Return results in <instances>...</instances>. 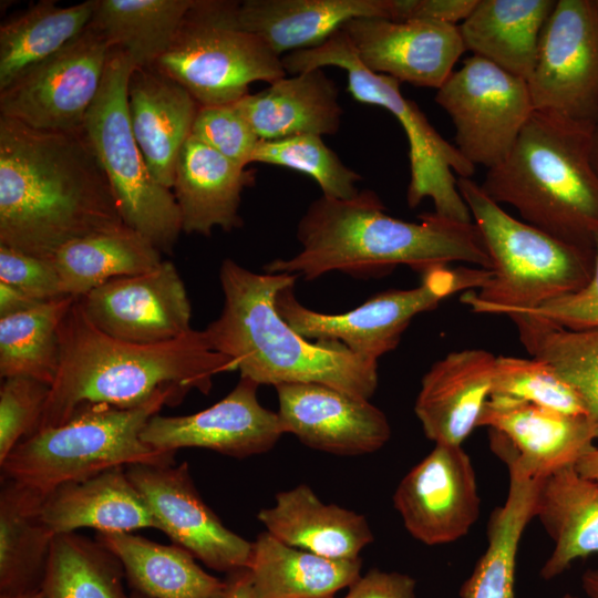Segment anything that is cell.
Listing matches in <instances>:
<instances>
[{"mask_svg": "<svg viewBox=\"0 0 598 598\" xmlns=\"http://www.w3.org/2000/svg\"><path fill=\"white\" fill-rule=\"evenodd\" d=\"M124 225L84 131L0 116V245L51 259L64 245Z\"/></svg>", "mask_w": 598, "mask_h": 598, "instance_id": "obj_1", "label": "cell"}, {"mask_svg": "<svg viewBox=\"0 0 598 598\" xmlns=\"http://www.w3.org/2000/svg\"><path fill=\"white\" fill-rule=\"evenodd\" d=\"M301 245L291 258L267 262V274H289L306 281L340 271L357 278L379 277L398 266L421 272L450 262L489 270L491 261L474 223L426 213L419 223L385 214L371 189L350 199L313 200L298 223Z\"/></svg>", "mask_w": 598, "mask_h": 598, "instance_id": "obj_2", "label": "cell"}, {"mask_svg": "<svg viewBox=\"0 0 598 598\" xmlns=\"http://www.w3.org/2000/svg\"><path fill=\"white\" fill-rule=\"evenodd\" d=\"M59 340L60 367L37 431L63 424L86 404L131 409L167 391L208 394L215 375L237 370L212 349L204 330L162 343H132L99 330L78 299L60 323Z\"/></svg>", "mask_w": 598, "mask_h": 598, "instance_id": "obj_3", "label": "cell"}, {"mask_svg": "<svg viewBox=\"0 0 598 598\" xmlns=\"http://www.w3.org/2000/svg\"><path fill=\"white\" fill-rule=\"evenodd\" d=\"M297 279L254 272L225 259L219 268L223 310L204 329L209 346L230 358L240 377L259 385L320 383L369 400L378 386V361L338 341H310L277 312L276 295Z\"/></svg>", "mask_w": 598, "mask_h": 598, "instance_id": "obj_4", "label": "cell"}, {"mask_svg": "<svg viewBox=\"0 0 598 598\" xmlns=\"http://www.w3.org/2000/svg\"><path fill=\"white\" fill-rule=\"evenodd\" d=\"M594 125L534 111L509 154L480 185L523 221L575 246L595 249L598 174L591 162Z\"/></svg>", "mask_w": 598, "mask_h": 598, "instance_id": "obj_5", "label": "cell"}, {"mask_svg": "<svg viewBox=\"0 0 598 598\" xmlns=\"http://www.w3.org/2000/svg\"><path fill=\"white\" fill-rule=\"evenodd\" d=\"M457 188L491 261L486 282L461 296L473 312L503 315L516 324L545 302L590 280L595 249L566 243L513 217L471 178L458 177Z\"/></svg>", "mask_w": 598, "mask_h": 598, "instance_id": "obj_6", "label": "cell"}, {"mask_svg": "<svg viewBox=\"0 0 598 598\" xmlns=\"http://www.w3.org/2000/svg\"><path fill=\"white\" fill-rule=\"evenodd\" d=\"M184 398L167 391L131 409L82 405L63 424L39 430L22 440L0 464L1 470L4 477L48 494L60 485L114 467L172 465L175 452L153 448L141 434L164 405H176Z\"/></svg>", "mask_w": 598, "mask_h": 598, "instance_id": "obj_7", "label": "cell"}, {"mask_svg": "<svg viewBox=\"0 0 598 598\" xmlns=\"http://www.w3.org/2000/svg\"><path fill=\"white\" fill-rule=\"evenodd\" d=\"M287 74L337 66L347 72L348 91L360 103L388 110L402 126L409 143V207L430 198L440 216L473 223L457 188V178H470L475 166L429 122L415 102L404 97L398 80L368 70L358 60L344 33L339 30L319 47L295 51L282 58Z\"/></svg>", "mask_w": 598, "mask_h": 598, "instance_id": "obj_8", "label": "cell"}, {"mask_svg": "<svg viewBox=\"0 0 598 598\" xmlns=\"http://www.w3.org/2000/svg\"><path fill=\"white\" fill-rule=\"evenodd\" d=\"M239 1L195 0L169 48L153 66L181 84L199 105L236 103L256 81L285 78L282 58L240 28Z\"/></svg>", "mask_w": 598, "mask_h": 598, "instance_id": "obj_9", "label": "cell"}, {"mask_svg": "<svg viewBox=\"0 0 598 598\" xmlns=\"http://www.w3.org/2000/svg\"><path fill=\"white\" fill-rule=\"evenodd\" d=\"M134 65L121 49L111 48L99 94L83 131L102 166L124 225L172 255L182 233L173 190L152 175L134 137L127 109V82Z\"/></svg>", "mask_w": 598, "mask_h": 598, "instance_id": "obj_10", "label": "cell"}, {"mask_svg": "<svg viewBox=\"0 0 598 598\" xmlns=\"http://www.w3.org/2000/svg\"><path fill=\"white\" fill-rule=\"evenodd\" d=\"M489 275L484 268L437 266L424 272L414 288L385 290L350 311L333 315L305 307L290 285L276 295L275 308L303 338L338 341L352 353L378 361L396 348L415 316L435 309L458 291L480 289Z\"/></svg>", "mask_w": 598, "mask_h": 598, "instance_id": "obj_11", "label": "cell"}, {"mask_svg": "<svg viewBox=\"0 0 598 598\" xmlns=\"http://www.w3.org/2000/svg\"><path fill=\"white\" fill-rule=\"evenodd\" d=\"M435 102L455 127V147L487 169L509 154L534 113L526 80L472 55L437 90Z\"/></svg>", "mask_w": 598, "mask_h": 598, "instance_id": "obj_12", "label": "cell"}, {"mask_svg": "<svg viewBox=\"0 0 598 598\" xmlns=\"http://www.w3.org/2000/svg\"><path fill=\"white\" fill-rule=\"evenodd\" d=\"M110 50L105 37L90 22L59 52L0 90V116L39 130L83 131Z\"/></svg>", "mask_w": 598, "mask_h": 598, "instance_id": "obj_13", "label": "cell"}, {"mask_svg": "<svg viewBox=\"0 0 598 598\" xmlns=\"http://www.w3.org/2000/svg\"><path fill=\"white\" fill-rule=\"evenodd\" d=\"M535 111L595 125L598 117V9L557 0L526 80Z\"/></svg>", "mask_w": 598, "mask_h": 598, "instance_id": "obj_14", "label": "cell"}, {"mask_svg": "<svg viewBox=\"0 0 598 598\" xmlns=\"http://www.w3.org/2000/svg\"><path fill=\"white\" fill-rule=\"evenodd\" d=\"M76 299L99 330L118 340L155 344L193 330L186 288L169 260L142 274L113 278Z\"/></svg>", "mask_w": 598, "mask_h": 598, "instance_id": "obj_15", "label": "cell"}, {"mask_svg": "<svg viewBox=\"0 0 598 598\" xmlns=\"http://www.w3.org/2000/svg\"><path fill=\"white\" fill-rule=\"evenodd\" d=\"M126 475L174 544L207 567L234 573L248 566L252 543L228 529L205 504L187 463L177 466L132 464Z\"/></svg>", "mask_w": 598, "mask_h": 598, "instance_id": "obj_16", "label": "cell"}, {"mask_svg": "<svg viewBox=\"0 0 598 598\" xmlns=\"http://www.w3.org/2000/svg\"><path fill=\"white\" fill-rule=\"evenodd\" d=\"M393 504L406 530L425 545L465 536L480 516L481 499L462 445L435 444L401 480Z\"/></svg>", "mask_w": 598, "mask_h": 598, "instance_id": "obj_17", "label": "cell"}, {"mask_svg": "<svg viewBox=\"0 0 598 598\" xmlns=\"http://www.w3.org/2000/svg\"><path fill=\"white\" fill-rule=\"evenodd\" d=\"M340 30L368 70L416 86L439 90L466 51L458 24L361 17Z\"/></svg>", "mask_w": 598, "mask_h": 598, "instance_id": "obj_18", "label": "cell"}, {"mask_svg": "<svg viewBox=\"0 0 598 598\" xmlns=\"http://www.w3.org/2000/svg\"><path fill=\"white\" fill-rule=\"evenodd\" d=\"M258 386L240 377L224 399L206 410L179 416L154 415L141 437L164 452L203 447L237 458L266 453L285 431L278 413L259 403Z\"/></svg>", "mask_w": 598, "mask_h": 598, "instance_id": "obj_19", "label": "cell"}, {"mask_svg": "<svg viewBox=\"0 0 598 598\" xmlns=\"http://www.w3.org/2000/svg\"><path fill=\"white\" fill-rule=\"evenodd\" d=\"M275 388L285 433L311 448L361 455L380 450L391 436L385 414L367 399L320 383Z\"/></svg>", "mask_w": 598, "mask_h": 598, "instance_id": "obj_20", "label": "cell"}, {"mask_svg": "<svg viewBox=\"0 0 598 598\" xmlns=\"http://www.w3.org/2000/svg\"><path fill=\"white\" fill-rule=\"evenodd\" d=\"M478 426L503 435L519 464L544 480L592 448L595 430L586 415H573L529 402L491 395Z\"/></svg>", "mask_w": 598, "mask_h": 598, "instance_id": "obj_21", "label": "cell"}, {"mask_svg": "<svg viewBox=\"0 0 598 598\" xmlns=\"http://www.w3.org/2000/svg\"><path fill=\"white\" fill-rule=\"evenodd\" d=\"M496 357L483 349L447 353L423 375L414 404L425 436L435 444L462 445L478 426L491 398Z\"/></svg>", "mask_w": 598, "mask_h": 598, "instance_id": "obj_22", "label": "cell"}, {"mask_svg": "<svg viewBox=\"0 0 598 598\" xmlns=\"http://www.w3.org/2000/svg\"><path fill=\"white\" fill-rule=\"evenodd\" d=\"M198 107L181 84L155 66L132 70L127 82L132 131L152 175L169 189Z\"/></svg>", "mask_w": 598, "mask_h": 598, "instance_id": "obj_23", "label": "cell"}, {"mask_svg": "<svg viewBox=\"0 0 598 598\" xmlns=\"http://www.w3.org/2000/svg\"><path fill=\"white\" fill-rule=\"evenodd\" d=\"M254 183L255 171L231 162L190 135L179 152L172 188L182 231L208 237L216 227L225 231L240 227L241 193Z\"/></svg>", "mask_w": 598, "mask_h": 598, "instance_id": "obj_24", "label": "cell"}, {"mask_svg": "<svg viewBox=\"0 0 598 598\" xmlns=\"http://www.w3.org/2000/svg\"><path fill=\"white\" fill-rule=\"evenodd\" d=\"M41 517L54 535L91 527L100 533H131L159 525L126 475L114 467L45 494Z\"/></svg>", "mask_w": 598, "mask_h": 598, "instance_id": "obj_25", "label": "cell"}, {"mask_svg": "<svg viewBox=\"0 0 598 598\" xmlns=\"http://www.w3.org/2000/svg\"><path fill=\"white\" fill-rule=\"evenodd\" d=\"M339 91L322 69L285 76L255 94H247L237 107L261 141L298 135H331L341 124Z\"/></svg>", "mask_w": 598, "mask_h": 598, "instance_id": "obj_26", "label": "cell"}, {"mask_svg": "<svg viewBox=\"0 0 598 598\" xmlns=\"http://www.w3.org/2000/svg\"><path fill=\"white\" fill-rule=\"evenodd\" d=\"M390 14L391 0H245L237 21L280 56L321 45L351 19Z\"/></svg>", "mask_w": 598, "mask_h": 598, "instance_id": "obj_27", "label": "cell"}, {"mask_svg": "<svg viewBox=\"0 0 598 598\" xmlns=\"http://www.w3.org/2000/svg\"><path fill=\"white\" fill-rule=\"evenodd\" d=\"M257 517L280 542L331 559H357L373 542L363 515L324 504L305 484L278 493L275 505Z\"/></svg>", "mask_w": 598, "mask_h": 598, "instance_id": "obj_28", "label": "cell"}, {"mask_svg": "<svg viewBox=\"0 0 598 598\" xmlns=\"http://www.w3.org/2000/svg\"><path fill=\"white\" fill-rule=\"evenodd\" d=\"M535 517L554 543L540 569L542 578L553 579L575 560L598 554V483L581 476L575 465L542 481Z\"/></svg>", "mask_w": 598, "mask_h": 598, "instance_id": "obj_29", "label": "cell"}, {"mask_svg": "<svg viewBox=\"0 0 598 598\" xmlns=\"http://www.w3.org/2000/svg\"><path fill=\"white\" fill-rule=\"evenodd\" d=\"M555 0H478L458 24L465 50L527 80Z\"/></svg>", "mask_w": 598, "mask_h": 598, "instance_id": "obj_30", "label": "cell"}, {"mask_svg": "<svg viewBox=\"0 0 598 598\" xmlns=\"http://www.w3.org/2000/svg\"><path fill=\"white\" fill-rule=\"evenodd\" d=\"M45 494L11 478L0 492V595L43 589L55 535L41 517Z\"/></svg>", "mask_w": 598, "mask_h": 598, "instance_id": "obj_31", "label": "cell"}, {"mask_svg": "<svg viewBox=\"0 0 598 598\" xmlns=\"http://www.w3.org/2000/svg\"><path fill=\"white\" fill-rule=\"evenodd\" d=\"M121 561L132 591L151 598H223L226 581L207 574L185 548L131 533H96Z\"/></svg>", "mask_w": 598, "mask_h": 598, "instance_id": "obj_32", "label": "cell"}, {"mask_svg": "<svg viewBox=\"0 0 598 598\" xmlns=\"http://www.w3.org/2000/svg\"><path fill=\"white\" fill-rule=\"evenodd\" d=\"M361 564L322 557L264 532L252 543L247 569L257 598H332L360 577Z\"/></svg>", "mask_w": 598, "mask_h": 598, "instance_id": "obj_33", "label": "cell"}, {"mask_svg": "<svg viewBox=\"0 0 598 598\" xmlns=\"http://www.w3.org/2000/svg\"><path fill=\"white\" fill-rule=\"evenodd\" d=\"M51 259L64 293L74 298L113 278L148 271L163 261L162 252L126 225L70 241Z\"/></svg>", "mask_w": 598, "mask_h": 598, "instance_id": "obj_34", "label": "cell"}, {"mask_svg": "<svg viewBox=\"0 0 598 598\" xmlns=\"http://www.w3.org/2000/svg\"><path fill=\"white\" fill-rule=\"evenodd\" d=\"M95 0L71 7L42 0L0 27V90L59 52L90 24Z\"/></svg>", "mask_w": 598, "mask_h": 598, "instance_id": "obj_35", "label": "cell"}, {"mask_svg": "<svg viewBox=\"0 0 598 598\" xmlns=\"http://www.w3.org/2000/svg\"><path fill=\"white\" fill-rule=\"evenodd\" d=\"M195 0H95L91 23L134 68L153 66L169 48Z\"/></svg>", "mask_w": 598, "mask_h": 598, "instance_id": "obj_36", "label": "cell"}, {"mask_svg": "<svg viewBox=\"0 0 598 598\" xmlns=\"http://www.w3.org/2000/svg\"><path fill=\"white\" fill-rule=\"evenodd\" d=\"M76 298L63 296L0 318V375L51 386L60 367L59 327Z\"/></svg>", "mask_w": 598, "mask_h": 598, "instance_id": "obj_37", "label": "cell"}, {"mask_svg": "<svg viewBox=\"0 0 598 598\" xmlns=\"http://www.w3.org/2000/svg\"><path fill=\"white\" fill-rule=\"evenodd\" d=\"M117 557L96 539L55 535L43 589L48 598H128Z\"/></svg>", "mask_w": 598, "mask_h": 598, "instance_id": "obj_38", "label": "cell"}, {"mask_svg": "<svg viewBox=\"0 0 598 598\" xmlns=\"http://www.w3.org/2000/svg\"><path fill=\"white\" fill-rule=\"evenodd\" d=\"M519 338L577 393L598 440V329L570 330L543 322Z\"/></svg>", "mask_w": 598, "mask_h": 598, "instance_id": "obj_39", "label": "cell"}, {"mask_svg": "<svg viewBox=\"0 0 598 598\" xmlns=\"http://www.w3.org/2000/svg\"><path fill=\"white\" fill-rule=\"evenodd\" d=\"M319 135H298L258 143L251 163L291 168L312 177L322 196L350 199L357 196L361 176L347 167Z\"/></svg>", "mask_w": 598, "mask_h": 598, "instance_id": "obj_40", "label": "cell"}, {"mask_svg": "<svg viewBox=\"0 0 598 598\" xmlns=\"http://www.w3.org/2000/svg\"><path fill=\"white\" fill-rule=\"evenodd\" d=\"M529 402L573 415H586L577 393L546 361L533 357H496L492 394Z\"/></svg>", "mask_w": 598, "mask_h": 598, "instance_id": "obj_41", "label": "cell"}, {"mask_svg": "<svg viewBox=\"0 0 598 598\" xmlns=\"http://www.w3.org/2000/svg\"><path fill=\"white\" fill-rule=\"evenodd\" d=\"M522 528L498 519L487 526V548L460 589L461 598H515V567Z\"/></svg>", "mask_w": 598, "mask_h": 598, "instance_id": "obj_42", "label": "cell"}, {"mask_svg": "<svg viewBox=\"0 0 598 598\" xmlns=\"http://www.w3.org/2000/svg\"><path fill=\"white\" fill-rule=\"evenodd\" d=\"M50 385L33 378H4L0 388V464L24 439L37 432Z\"/></svg>", "mask_w": 598, "mask_h": 598, "instance_id": "obj_43", "label": "cell"}, {"mask_svg": "<svg viewBox=\"0 0 598 598\" xmlns=\"http://www.w3.org/2000/svg\"><path fill=\"white\" fill-rule=\"evenodd\" d=\"M190 135L243 167L260 142L236 103L199 105Z\"/></svg>", "mask_w": 598, "mask_h": 598, "instance_id": "obj_44", "label": "cell"}, {"mask_svg": "<svg viewBox=\"0 0 598 598\" xmlns=\"http://www.w3.org/2000/svg\"><path fill=\"white\" fill-rule=\"evenodd\" d=\"M536 320L570 330L598 329V235L590 280L582 288L534 309L516 327L520 329Z\"/></svg>", "mask_w": 598, "mask_h": 598, "instance_id": "obj_45", "label": "cell"}, {"mask_svg": "<svg viewBox=\"0 0 598 598\" xmlns=\"http://www.w3.org/2000/svg\"><path fill=\"white\" fill-rule=\"evenodd\" d=\"M0 282L45 301L63 296L62 281L52 259L32 256L0 245Z\"/></svg>", "mask_w": 598, "mask_h": 598, "instance_id": "obj_46", "label": "cell"}, {"mask_svg": "<svg viewBox=\"0 0 598 598\" xmlns=\"http://www.w3.org/2000/svg\"><path fill=\"white\" fill-rule=\"evenodd\" d=\"M478 0H391L390 20H430L457 24Z\"/></svg>", "mask_w": 598, "mask_h": 598, "instance_id": "obj_47", "label": "cell"}, {"mask_svg": "<svg viewBox=\"0 0 598 598\" xmlns=\"http://www.w3.org/2000/svg\"><path fill=\"white\" fill-rule=\"evenodd\" d=\"M343 598H415V580L405 574L372 569L360 576Z\"/></svg>", "mask_w": 598, "mask_h": 598, "instance_id": "obj_48", "label": "cell"}, {"mask_svg": "<svg viewBox=\"0 0 598 598\" xmlns=\"http://www.w3.org/2000/svg\"><path fill=\"white\" fill-rule=\"evenodd\" d=\"M41 302L43 301L30 297L20 289L0 282V318L25 311Z\"/></svg>", "mask_w": 598, "mask_h": 598, "instance_id": "obj_49", "label": "cell"}, {"mask_svg": "<svg viewBox=\"0 0 598 598\" xmlns=\"http://www.w3.org/2000/svg\"><path fill=\"white\" fill-rule=\"evenodd\" d=\"M223 598H257L247 568L229 574Z\"/></svg>", "mask_w": 598, "mask_h": 598, "instance_id": "obj_50", "label": "cell"}, {"mask_svg": "<svg viewBox=\"0 0 598 598\" xmlns=\"http://www.w3.org/2000/svg\"><path fill=\"white\" fill-rule=\"evenodd\" d=\"M575 468L581 476L598 483V445L584 454L576 462Z\"/></svg>", "mask_w": 598, "mask_h": 598, "instance_id": "obj_51", "label": "cell"}, {"mask_svg": "<svg viewBox=\"0 0 598 598\" xmlns=\"http://www.w3.org/2000/svg\"><path fill=\"white\" fill-rule=\"evenodd\" d=\"M581 587L589 598H598V569H587L581 575Z\"/></svg>", "mask_w": 598, "mask_h": 598, "instance_id": "obj_52", "label": "cell"}, {"mask_svg": "<svg viewBox=\"0 0 598 598\" xmlns=\"http://www.w3.org/2000/svg\"><path fill=\"white\" fill-rule=\"evenodd\" d=\"M591 162L598 174V117L591 133Z\"/></svg>", "mask_w": 598, "mask_h": 598, "instance_id": "obj_53", "label": "cell"}, {"mask_svg": "<svg viewBox=\"0 0 598 598\" xmlns=\"http://www.w3.org/2000/svg\"><path fill=\"white\" fill-rule=\"evenodd\" d=\"M0 598H48L44 589L30 591L21 595H14V596H3L0 595Z\"/></svg>", "mask_w": 598, "mask_h": 598, "instance_id": "obj_54", "label": "cell"}, {"mask_svg": "<svg viewBox=\"0 0 598 598\" xmlns=\"http://www.w3.org/2000/svg\"><path fill=\"white\" fill-rule=\"evenodd\" d=\"M128 598H151V597H147V596L142 595V594L136 592V591H132V592L128 595Z\"/></svg>", "mask_w": 598, "mask_h": 598, "instance_id": "obj_55", "label": "cell"}, {"mask_svg": "<svg viewBox=\"0 0 598 598\" xmlns=\"http://www.w3.org/2000/svg\"><path fill=\"white\" fill-rule=\"evenodd\" d=\"M563 598H579V597L570 595V594H566L563 596Z\"/></svg>", "mask_w": 598, "mask_h": 598, "instance_id": "obj_56", "label": "cell"}, {"mask_svg": "<svg viewBox=\"0 0 598 598\" xmlns=\"http://www.w3.org/2000/svg\"><path fill=\"white\" fill-rule=\"evenodd\" d=\"M594 1H595V4H596L597 9H598V0H594Z\"/></svg>", "mask_w": 598, "mask_h": 598, "instance_id": "obj_57", "label": "cell"}]
</instances>
